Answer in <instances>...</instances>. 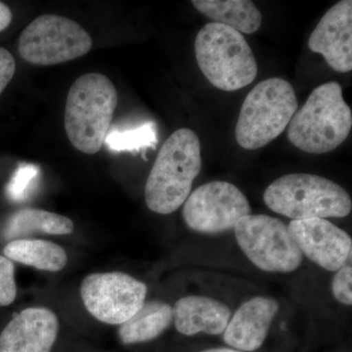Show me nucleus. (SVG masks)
<instances>
[{
	"mask_svg": "<svg viewBox=\"0 0 352 352\" xmlns=\"http://www.w3.org/2000/svg\"><path fill=\"white\" fill-rule=\"evenodd\" d=\"M279 302L267 296H254L243 303L231 317L223 333L227 346L243 352L258 351L270 332Z\"/></svg>",
	"mask_w": 352,
	"mask_h": 352,
	"instance_id": "14",
	"label": "nucleus"
},
{
	"mask_svg": "<svg viewBox=\"0 0 352 352\" xmlns=\"http://www.w3.org/2000/svg\"><path fill=\"white\" fill-rule=\"evenodd\" d=\"M200 352H243L234 349L232 347H214V349H206Z\"/></svg>",
	"mask_w": 352,
	"mask_h": 352,
	"instance_id": "26",
	"label": "nucleus"
},
{
	"mask_svg": "<svg viewBox=\"0 0 352 352\" xmlns=\"http://www.w3.org/2000/svg\"><path fill=\"white\" fill-rule=\"evenodd\" d=\"M201 168V143L189 129H180L164 141L145 185L148 208L160 214L178 210L191 193Z\"/></svg>",
	"mask_w": 352,
	"mask_h": 352,
	"instance_id": "1",
	"label": "nucleus"
},
{
	"mask_svg": "<svg viewBox=\"0 0 352 352\" xmlns=\"http://www.w3.org/2000/svg\"><path fill=\"white\" fill-rule=\"evenodd\" d=\"M118 105V91L110 78L85 74L72 85L65 106V131L78 151H100Z\"/></svg>",
	"mask_w": 352,
	"mask_h": 352,
	"instance_id": "2",
	"label": "nucleus"
},
{
	"mask_svg": "<svg viewBox=\"0 0 352 352\" xmlns=\"http://www.w3.org/2000/svg\"><path fill=\"white\" fill-rule=\"evenodd\" d=\"M197 63L208 82L223 91H236L251 85L258 64L251 46L239 32L208 23L195 41Z\"/></svg>",
	"mask_w": 352,
	"mask_h": 352,
	"instance_id": "5",
	"label": "nucleus"
},
{
	"mask_svg": "<svg viewBox=\"0 0 352 352\" xmlns=\"http://www.w3.org/2000/svg\"><path fill=\"white\" fill-rule=\"evenodd\" d=\"M12 21V12L9 7L0 2V32L4 31Z\"/></svg>",
	"mask_w": 352,
	"mask_h": 352,
	"instance_id": "25",
	"label": "nucleus"
},
{
	"mask_svg": "<svg viewBox=\"0 0 352 352\" xmlns=\"http://www.w3.org/2000/svg\"><path fill=\"white\" fill-rule=\"evenodd\" d=\"M16 296L15 267L10 259L0 256V307L11 305Z\"/></svg>",
	"mask_w": 352,
	"mask_h": 352,
	"instance_id": "22",
	"label": "nucleus"
},
{
	"mask_svg": "<svg viewBox=\"0 0 352 352\" xmlns=\"http://www.w3.org/2000/svg\"><path fill=\"white\" fill-rule=\"evenodd\" d=\"M74 231V222L64 215L38 208H23L8 219L4 227L6 239H19L31 234L68 235Z\"/></svg>",
	"mask_w": 352,
	"mask_h": 352,
	"instance_id": "18",
	"label": "nucleus"
},
{
	"mask_svg": "<svg viewBox=\"0 0 352 352\" xmlns=\"http://www.w3.org/2000/svg\"><path fill=\"white\" fill-rule=\"evenodd\" d=\"M58 332L59 320L52 310L27 308L0 333V352H51Z\"/></svg>",
	"mask_w": 352,
	"mask_h": 352,
	"instance_id": "13",
	"label": "nucleus"
},
{
	"mask_svg": "<svg viewBox=\"0 0 352 352\" xmlns=\"http://www.w3.org/2000/svg\"><path fill=\"white\" fill-rule=\"evenodd\" d=\"M249 200L237 186L226 182L201 185L185 201L182 214L187 226L201 234L226 232L251 214Z\"/></svg>",
	"mask_w": 352,
	"mask_h": 352,
	"instance_id": "10",
	"label": "nucleus"
},
{
	"mask_svg": "<svg viewBox=\"0 0 352 352\" xmlns=\"http://www.w3.org/2000/svg\"><path fill=\"white\" fill-rule=\"evenodd\" d=\"M351 126V109L342 97L340 83H323L292 118L288 138L300 151L325 154L346 140Z\"/></svg>",
	"mask_w": 352,
	"mask_h": 352,
	"instance_id": "3",
	"label": "nucleus"
},
{
	"mask_svg": "<svg viewBox=\"0 0 352 352\" xmlns=\"http://www.w3.org/2000/svg\"><path fill=\"white\" fill-rule=\"evenodd\" d=\"M176 330L184 336H217L224 333L231 318L230 308L226 303L203 296L180 298L173 307Z\"/></svg>",
	"mask_w": 352,
	"mask_h": 352,
	"instance_id": "15",
	"label": "nucleus"
},
{
	"mask_svg": "<svg viewBox=\"0 0 352 352\" xmlns=\"http://www.w3.org/2000/svg\"><path fill=\"white\" fill-rule=\"evenodd\" d=\"M233 229L241 250L259 270L289 273L302 264V252L282 220L266 214H250L241 219Z\"/></svg>",
	"mask_w": 352,
	"mask_h": 352,
	"instance_id": "8",
	"label": "nucleus"
},
{
	"mask_svg": "<svg viewBox=\"0 0 352 352\" xmlns=\"http://www.w3.org/2000/svg\"><path fill=\"white\" fill-rule=\"evenodd\" d=\"M308 46L314 52L321 54L333 71H351V0H342L329 9L312 32Z\"/></svg>",
	"mask_w": 352,
	"mask_h": 352,
	"instance_id": "12",
	"label": "nucleus"
},
{
	"mask_svg": "<svg viewBox=\"0 0 352 352\" xmlns=\"http://www.w3.org/2000/svg\"><path fill=\"white\" fill-rule=\"evenodd\" d=\"M104 143L116 152H134L144 148H155L157 144L156 126L153 122H147L135 129L113 131L109 132Z\"/></svg>",
	"mask_w": 352,
	"mask_h": 352,
	"instance_id": "20",
	"label": "nucleus"
},
{
	"mask_svg": "<svg viewBox=\"0 0 352 352\" xmlns=\"http://www.w3.org/2000/svg\"><path fill=\"white\" fill-rule=\"evenodd\" d=\"M288 229L302 256L323 270L336 272L351 264V237L329 220H293Z\"/></svg>",
	"mask_w": 352,
	"mask_h": 352,
	"instance_id": "11",
	"label": "nucleus"
},
{
	"mask_svg": "<svg viewBox=\"0 0 352 352\" xmlns=\"http://www.w3.org/2000/svg\"><path fill=\"white\" fill-rule=\"evenodd\" d=\"M4 254L10 261L50 272L63 270L68 263L63 248L50 241L13 240L4 248Z\"/></svg>",
	"mask_w": 352,
	"mask_h": 352,
	"instance_id": "19",
	"label": "nucleus"
},
{
	"mask_svg": "<svg viewBox=\"0 0 352 352\" xmlns=\"http://www.w3.org/2000/svg\"><path fill=\"white\" fill-rule=\"evenodd\" d=\"M92 38L69 18L45 14L32 21L21 34L18 50L28 63L53 66L85 56Z\"/></svg>",
	"mask_w": 352,
	"mask_h": 352,
	"instance_id": "7",
	"label": "nucleus"
},
{
	"mask_svg": "<svg viewBox=\"0 0 352 352\" xmlns=\"http://www.w3.org/2000/svg\"><path fill=\"white\" fill-rule=\"evenodd\" d=\"M272 212L293 220L346 217L352 201L346 190L322 176L291 173L271 183L263 194Z\"/></svg>",
	"mask_w": 352,
	"mask_h": 352,
	"instance_id": "4",
	"label": "nucleus"
},
{
	"mask_svg": "<svg viewBox=\"0 0 352 352\" xmlns=\"http://www.w3.org/2000/svg\"><path fill=\"white\" fill-rule=\"evenodd\" d=\"M173 321V307L163 302H148L129 320L120 325L119 339L124 346L157 339Z\"/></svg>",
	"mask_w": 352,
	"mask_h": 352,
	"instance_id": "17",
	"label": "nucleus"
},
{
	"mask_svg": "<svg viewBox=\"0 0 352 352\" xmlns=\"http://www.w3.org/2000/svg\"><path fill=\"white\" fill-rule=\"evenodd\" d=\"M332 293L338 302L344 305H352V267L351 264L342 266L336 271L332 280Z\"/></svg>",
	"mask_w": 352,
	"mask_h": 352,
	"instance_id": "23",
	"label": "nucleus"
},
{
	"mask_svg": "<svg viewBox=\"0 0 352 352\" xmlns=\"http://www.w3.org/2000/svg\"><path fill=\"white\" fill-rule=\"evenodd\" d=\"M291 83L270 78L258 83L245 97L236 124L238 144L247 150L264 147L286 129L298 111Z\"/></svg>",
	"mask_w": 352,
	"mask_h": 352,
	"instance_id": "6",
	"label": "nucleus"
},
{
	"mask_svg": "<svg viewBox=\"0 0 352 352\" xmlns=\"http://www.w3.org/2000/svg\"><path fill=\"white\" fill-rule=\"evenodd\" d=\"M192 4L214 23L240 34H254L263 23L261 11L250 0H193Z\"/></svg>",
	"mask_w": 352,
	"mask_h": 352,
	"instance_id": "16",
	"label": "nucleus"
},
{
	"mask_svg": "<svg viewBox=\"0 0 352 352\" xmlns=\"http://www.w3.org/2000/svg\"><path fill=\"white\" fill-rule=\"evenodd\" d=\"M147 286L122 272L94 273L83 279L80 296L94 318L110 325H122L145 303Z\"/></svg>",
	"mask_w": 352,
	"mask_h": 352,
	"instance_id": "9",
	"label": "nucleus"
},
{
	"mask_svg": "<svg viewBox=\"0 0 352 352\" xmlns=\"http://www.w3.org/2000/svg\"><path fill=\"white\" fill-rule=\"evenodd\" d=\"M41 170L36 164H22L7 185L8 198L15 203H23L32 195L38 185Z\"/></svg>",
	"mask_w": 352,
	"mask_h": 352,
	"instance_id": "21",
	"label": "nucleus"
},
{
	"mask_svg": "<svg viewBox=\"0 0 352 352\" xmlns=\"http://www.w3.org/2000/svg\"><path fill=\"white\" fill-rule=\"evenodd\" d=\"M16 71L13 55L6 48L0 47V94L12 80Z\"/></svg>",
	"mask_w": 352,
	"mask_h": 352,
	"instance_id": "24",
	"label": "nucleus"
}]
</instances>
